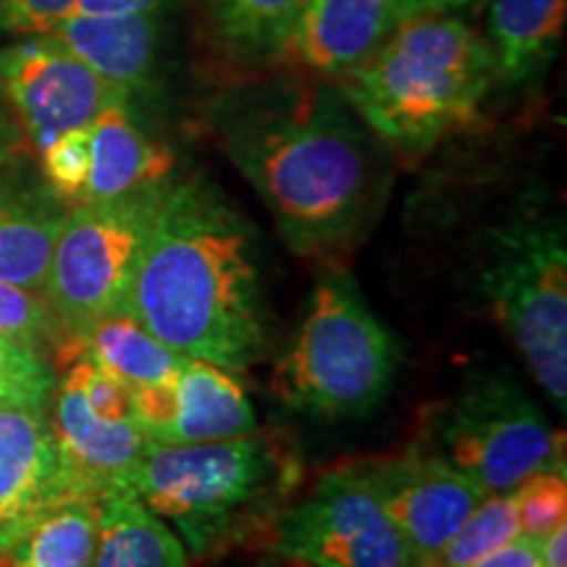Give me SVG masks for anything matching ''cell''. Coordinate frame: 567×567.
Here are the masks:
<instances>
[{"label": "cell", "instance_id": "6da1fadb", "mask_svg": "<svg viewBox=\"0 0 567 567\" xmlns=\"http://www.w3.org/2000/svg\"><path fill=\"white\" fill-rule=\"evenodd\" d=\"M210 130L302 258L350 250L384 210L386 145L337 82L300 69L245 82L213 103Z\"/></svg>", "mask_w": 567, "mask_h": 567}, {"label": "cell", "instance_id": "f546056e", "mask_svg": "<svg viewBox=\"0 0 567 567\" xmlns=\"http://www.w3.org/2000/svg\"><path fill=\"white\" fill-rule=\"evenodd\" d=\"M74 6L76 0H3L6 19L21 32H51Z\"/></svg>", "mask_w": 567, "mask_h": 567}, {"label": "cell", "instance_id": "7c38bea8", "mask_svg": "<svg viewBox=\"0 0 567 567\" xmlns=\"http://www.w3.org/2000/svg\"><path fill=\"white\" fill-rule=\"evenodd\" d=\"M48 34L140 109L145 103H158L166 92L176 51L174 11L134 17L71 13Z\"/></svg>", "mask_w": 567, "mask_h": 567}, {"label": "cell", "instance_id": "ffe728a7", "mask_svg": "<svg viewBox=\"0 0 567 567\" xmlns=\"http://www.w3.org/2000/svg\"><path fill=\"white\" fill-rule=\"evenodd\" d=\"M210 38L243 69H268L284 59L305 0H195Z\"/></svg>", "mask_w": 567, "mask_h": 567}, {"label": "cell", "instance_id": "52a82bcc", "mask_svg": "<svg viewBox=\"0 0 567 567\" xmlns=\"http://www.w3.org/2000/svg\"><path fill=\"white\" fill-rule=\"evenodd\" d=\"M163 184L111 200L76 203L63 218L42 297L69 337L66 363L74 360V339L87 326L132 313L134 271Z\"/></svg>", "mask_w": 567, "mask_h": 567}, {"label": "cell", "instance_id": "5b68a950", "mask_svg": "<svg viewBox=\"0 0 567 567\" xmlns=\"http://www.w3.org/2000/svg\"><path fill=\"white\" fill-rule=\"evenodd\" d=\"M400 347L347 271L316 281L300 326L274 371L289 410L323 421L365 417L392 392Z\"/></svg>", "mask_w": 567, "mask_h": 567}, {"label": "cell", "instance_id": "9c48e42d", "mask_svg": "<svg viewBox=\"0 0 567 567\" xmlns=\"http://www.w3.org/2000/svg\"><path fill=\"white\" fill-rule=\"evenodd\" d=\"M271 549L305 567H421L360 465L326 473L276 517Z\"/></svg>", "mask_w": 567, "mask_h": 567}, {"label": "cell", "instance_id": "d6986e66", "mask_svg": "<svg viewBox=\"0 0 567 567\" xmlns=\"http://www.w3.org/2000/svg\"><path fill=\"white\" fill-rule=\"evenodd\" d=\"M567 0H488V48L496 82L530 87L547 74L563 45Z\"/></svg>", "mask_w": 567, "mask_h": 567}, {"label": "cell", "instance_id": "1f68e13d", "mask_svg": "<svg viewBox=\"0 0 567 567\" xmlns=\"http://www.w3.org/2000/svg\"><path fill=\"white\" fill-rule=\"evenodd\" d=\"M473 567H544L542 565V538L517 536L507 547L488 555Z\"/></svg>", "mask_w": 567, "mask_h": 567}, {"label": "cell", "instance_id": "5bb4252c", "mask_svg": "<svg viewBox=\"0 0 567 567\" xmlns=\"http://www.w3.org/2000/svg\"><path fill=\"white\" fill-rule=\"evenodd\" d=\"M53 431L71 478V494L101 502L109 494L132 492L147 436L134 421H109L92 413L69 373L55 392Z\"/></svg>", "mask_w": 567, "mask_h": 567}, {"label": "cell", "instance_id": "2e32d148", "mask_svg": "<svg viewBox=\"0 0 567 567\" xmlns=\"http://www.w3.org/2000/svg\"><path fill=\"white\" fill-rule=\"evenodd\" d=\"M66 213V203L32 172L30 161L0 168V281L45 295L48 268Z\"/></svg>", "mask_w": 567, "mask_h": 567}, {"label": "cell", "instance_id": "d4e9b609", "mask_svg": "<svg viewBox=\"0 0 567 567\" xmlns=\"http://www.w3.org/2000/svg\"><path fill=\"white\" fill-rule=\"evenodd\" d=\"M0 334L32 347L40 354L45 347H53L55 360H66L69 337L55 321L45 297L9 281H0Z\"/></svg>", "mask_w": 567, "mask_h": 567}, {"label": "cell", "instance_id": "4316f807", "mask_svg": "<svg viewBox=\"0 0 567 567\" xmlns=\"http://www.w3.org/2000/svg\"><path fill=\"white\" fill-rule=\"evenodd\" d=\"M517 492V523L520 536L544 538L565 526L567 517V478L565 467L534 473L523 481Z\"/></svg>", "mask_w": 567, "mask_h": 567}, {"label": "cell", "instance_id": "f1b7e54d", "mask_svg": "<svg viewBox=\"0 0 567 567\" xmlns=\"http://www.w3.org/2000/svg\"><path fill=\"white\" fill-rule=\"evenodd\" d=\"M66 373L76 381V386L82 389L92 413L109 417V421H134L132 386L124 384L118 375L105 371L103 365L92 363L84 354H80V358L71 363Z\"/></svg>", "mask_w": 567, "mask_h": 567}, {"label": "cell", "instance_id": "836d02e7", "mask_svg": "<svg viewBox=\"0 0 567 567\" xmlns=\"http://www.w3.org/2000/svg\"><path fill=\"white\" fill-rule=\"evenodd\" d=\"M481 0H402L405 6V19L417 13H460L473 9Z\"/></svg>", "mask_w": 567, "mask_h": 567}, {"label": "cell", "instance_id": "603a6c76", "mask_svg": "<svg viewBox=\"0 0 567 567\" xmlns=\"http://www.w3.org/2000/svg\"><path fill=\"white\" fill-rule=\"evenodd\" d=\"M101 538V502L71 496L48 509L9 551L13 567H90Z\"/></svg>", "mask_w": 567, "mask_h": 567}, {"label": "cell", "instance_id": "d6a6232c", "mask_svg": "<svg viewBox=\"0 0 567 567\" xmlns=\"http://www.w3.org/2000/svg\"><path fill=\"white\" fill-rule=\"evenodd\" d=\"M27 151H30V142H27L11 105L6 103L3 92H0V168L27 158Z\"/></svg>", "mask_w": 567, "mask_h": 567}, {"label": "cell", "instance_id": "e575fe53", "mask_svg": "<svg viewBox=\"0 0 567 567\" xmlns=\"http://www.w3.org/2000/svg\"><path fill=\"white\" fill-rule=\"evenodd\" d=\"M542 565L567 567V526H559L542 538Z\"/></svg>", "mask_w": 567, "mask_h": 567}, {"label": "cell", "instance_id": "cb8c5ba5", "mask_svg": "<svg viewBox=\"0 0 567 567\" xmlns=\"http://www.w3.org/2000/svg\"><path fill=\"white\" fill-rule=\"evenodd\" d=\"M520 536L517 492L488 494L452 536L434 567H473Z\"/></svg>", "mask_w": 567, "mask_h": 567}, {"label": "cell", "instance_id": "484cf974", "mask_svg": "<svg viewBox=\"0 0 567 567\" xmlns=\"http://www.w3.org/2000/svg\"><path fill=\"white\" fill-rule=\"evenodd\" d=\"M53 371L32 347L0 334V408H42L53 400Z\"/></svg>", "mask_w": 567, "mask_h": 567}, {"label": "cell", "instance_id": "277c9868", "mask_svg": "<svg viewBox=\"0 0 567 567\" xmlns=\"http://www.w3.org/2000/svg\"><path fill=\"white\" fill-rule=\"evenodd\" d=\"M292 471L258 431L205 444L147 442L132 492L200 559L274 509Z\"/></svg>", "mask_w": 567, "mask_h": 567}, {"label": "cell", "instance_id": "ba28073f", "mask_svg": "<svg viewBox=\"0 0 567 567\" xmlns=\"http://www.w3.org/2000/svg\"><path fill=\"white\" fill-rule=\"evenodd\" d=\"M434 434L436 455L476 481L486 496L513 492L534 473L565 467L563 436L536 402L502 375H476L439 415Z\"/></svg>", "mask_w": 567, "mask_h": 567}, {"label": "cell", "instance_id": "7a4b0ae2", "mask_svg": "<svg viewBox=\"0 0 567 567\" xmlns=\"http://www.w3.org/2000/svg\"><path fill=\"white\" fill-rule=\"evenodd\" d=\"M130 310L187 360L243 373L271 347L258 234L200 176L163 184L142 243Z\"/></svg>", "mask_w": 567, "mask_h": 567}, {"label": "cell", "instance_id": "ac0fdd59", "mask_svg": "<svg viewBox=\"0 0 567 567\" xmlns=\"http://www.w3.org/2000/svg\"><path fill=\"white\" fill-rule=\"evenodd\" d=\"M172 389L174 417L155 444H205L258 431L250 396L224 368L187 360Z\"/></svg>", "mask_w": 567, "mask_h": 567}, {"label": "cell", "instance_id": "9a60e30c", "mask_svg": "<svg viewBox=\"0 0 567 567\" xmlns=\"http://www.w3.org/2000/svg\"><path fill=\"white\" fill-rule=\"evenodd\" d=\"M405 21L402 0H305L284 59L305 74L342 80Z\"/></svg>", "mask_w": 567, "mask_h": 567}, {"label": "cell", "instance_id": "8fae6325", "mask_svg": "<svg viewBox=\"0 0 567 567\" xmlns=\"http://www.w3.org/2000/svg\"><path fill=\"white\" fill-rule=\"evenodd\" d=\"M360 467L421 567L436 565L452 536L486 499L476 481L436 452L410 450Z\"/></svg>", "mask_w": 567, "mask_h": 567}, {"label": "cell", "instance_id": "4dcf8cb0", "mask_svg": "<svg viewBox=\"0 0 567 567\" xmlns=\"http://www.w3.org/2000/svg\"><path fill=\"white\" fill-rule=\"evenodd\" d=\"M174 11V0H76V17H134Z\"/></svg>", "mask_w": 567, "mask_h": 567}, {"label": "cell", "instance_id": "e0dca14e", "mask_svg": "<svg viewBox=\"0 0 567 567\" xmlns=\"http://www.w3.org/2000/svg\"><path fill=\"white\" fill-rule=\"evenodd\" d=\"M176 155L130 97H118L90 124V174L84 200H111L174 176Z\"/></svg>", "mask_w": 567, "mask_h": 567}, {"label": "cell", "instance_id": "4fadbf2b", "mask_svg": "<svg viewBox=\"0 0 567 567\" xmlns=\"http://www.w3.org/2000/svg\"><path fill=\"white\" fill-rule=\"evenodd\" d=\"M71 496L48 410L0 408V557H9L48 509Z\"/></svg>", "mask_w": 567, "mask_h": 567}, {"label": "cell", "instance_id": "8992f818", "mask_svg": "<svg viewBox=\"0 0 567 567\" xmlns=\"http://www.w3.org/2000/svg\"><path fill=\"white\" fill-rule=\"evenodd\" d=\"M478 289L530 375L559 410L567 402V252L557 218L507 224L488 239Z\"/></svg>", "mask_w": 567, "mask_h": 567}, {"label": "cell", "instance_id": "83f0119b", "mask_svg": "<svg viewBox=\"0 0 567 567\" xmlns=\"http://www.w3.org/2000/svg\"><path fill=\"white\" fill-rule=\"evenodd\" d=\"M42 179L63 203H82L90 174V126L71 130L42 147Z\"/></svg>", "mask_w": 567, "mask_h": 567}, {"label": "cell", "instance_id": "7402d4cb", "mask_svg": "<svg viewBox=\"0 0 567 567\" xmlns=\"http://www.w3.org/2000/svg\"><path fill=\"white\" fill-rule=\"evenodd\" d=\"M90 567H189L182 538L134 492L101 499V538Z\"/></svg>", "mask_w": 567, "mask_h": 567}, {"label": "cell", "instance_id": "44dd1931", "mask_svg": "<svg viewBox=\"0 0 567 567\" xmlns=\"http://www.w3.org/2000/svg\"><path fill=\"white\" fill-rule=\"evenodd\" d=\"M80 354L118 375L130 386L174 384L182 365L187 363V358L155 339L134 313H116L87 326L74 339V360Z\"/></svg>", "mask_w": 567, "mask_h": 567}, {"label": "cell", "instance_id": "3957f363", "mask_svg": "<svg viewBox=\"0 0 567 567\" xmlns=\"http://www.w3.org/2000/svg\"><path fill=\"white\" fill-rule=\"evenodd\" d=\"M337 84L384 145L423 153L476 122L496 61L460 13H417Z\"/></svg>", "mask_w": 567, "mask_h": 567}, {"label": "cell", "instance_id": "30bf717a", "mask_svg": "<svg viewBox=\"0 0 567 567\" xmlns=\"http://www.w3.org/2000/svg\"><path fill=\"white\" fill-rule=\"evenodd\" d=\"M0 92L34 151L84 130L105 105L126 97L48 32H27L0 51Z\"/></svg>", "mask_w": 567, "mask_h": 567}]
</instances>
